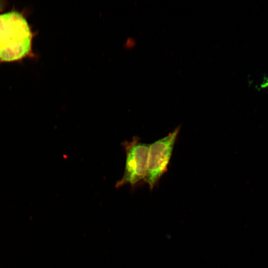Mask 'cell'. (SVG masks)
<instances>
[{
  "label": "cell",
  "instance_id": "6da1fadb",
  "mask_svg": "<svg viewBox=\"0 0 268 268\" xmlns=\"http://www.w3.org/2000/svg\"><path fill=\"white\" fill-rule=\"evenodd\" d=\"M32 34L25 18L19 12L0 14V61L21 59L31 50Z\"/></svg>",
  "mask_w": 268,
  "mask_h": 268
},
{
  "label": "cell",
  "instance_id": "7a4b0ae2",
  "mask_svg": "<svg viewBox=\"0 0 268 268\" xmlns=\"http://www.w3.org/2000/svg\"><path fill=\"white\" fill-rule=\"evenodd\" d=\"M180 127L164 137L149 144L146 177L144 181L150 189L167 170Z\"/></svg>",
  "mask_w": 268,
  "mask_h": 268
},
{
  "label": "cell",
  "instance_id": "3957f363",
  "mask_svg": "<svg viewBox=\"0 0 268 268\" xmlns=\"http://www.w3.org/2000/svg\"><path fill=\"white\" fill-rule=\"evenodd\" d=\"M123 144L126 153L125 169L116 187L126 184L135 185L145 180L147 171L149 144L139 142L135 137L132 141H126Z\"/></svg>",
  "mask_w": 268,
  "mask_h": 268
},
{
  "label": "cell",
  "instance_id": "277c9868",
  "mask_svg": "<svg viewBox=\"0 0 268 268\" xmlns=\"http://www.w3.org/2000/svg\"><path fill=\"white\" fill-rule=\"evenodd\" d=\"M268 88V75H264L258 85H256L258 90H261Z\"/></svg>",
  "mask_w": 268,
  "mask_h": 268
}]
</instances>
